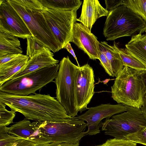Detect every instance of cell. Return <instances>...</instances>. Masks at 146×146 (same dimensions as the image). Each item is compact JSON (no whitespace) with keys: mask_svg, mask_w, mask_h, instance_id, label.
Segmentation results:
<instances>
[{"mask_svg":"<svg viewBox=\"0 0 146 146\" xmlns=\"http://www.w3.org/2000/svg\"><path fill=\"white\" fill-rule=\"evenodd\" d=\"M0 102L11 110L21 113L28 120L62 122L72 117L54 97L49 94L36 93L21 96L0 91Z\"/></svg>","mask_w":146,"mask_h":146,"instance_id":"6da1fadb","label":"cell"},{"mask_svg":"<svg viewBox=\"0 0 146 146\" xmlns=\"http://www.w3.org/2000/svg\"><path fill=\"white\" fill-rule=\"evenodd\" d=\"M18 13L35 41L55 53L62 49L42 13L44 7L39 0H7Z\"/></svg>","mask_w":146,"mask_h":146,"instance_id":"7a4b0ae2","label":"cell"},{"mask_svg":"<svg viewBox=\"0 0 146 146\" xmlns=\"http://www.w3.org/2000/svg\"><path fill=\"white\" fill-rule=\"evenodd\" d=\"M143 72L125 66L111 86V97L118 104L140 109L146 94Z\"/></svg>","mask_w":146,"mask_h":146,"instance_id":"3957f363","label":"cell"},{"mask_svg":"<svg viewBox=\"0 0 146 146\" xmlns=\"http://www.w3.org/2000/svg\"><path fill=\"white\" fill-rule=\"evenodd\" d=\"M144 32H146V23L143 19L121 5L109 11L103 34L107 40H114Z\"/></svg>","mask_w":146,"mask_h":146,"instance_id":"277c9868","label":"cell"},{"mask_svg":"<svg viewBox=\"0 0 146 146\" xmlns=\"http://www.w3.org/2000/svg\"><path fill=\"white\" fill-rule=\"evenodd\" d=\"M57 74L54 82L56 84V98L72 117L78 112L76 99V84L80 67L71 61L68 56L60 61Z\"/></svg>","mask_w":146,"mask_h":146,"instance_id":"5b68a950","label":"cell"},{"mask_svg":"<svg viewBox=\"0 0 146 146\" xmlns=\"http://www.w3.org/2000/svg\"><path fill=\"white\" fill-rule=\"evenodd\" d=\"M41 135L49 143H75L87 135L85 132L87 123L77 117L62 122L45 121L33 122Z\"/></svg>","mask_w":146,"mask_h":146,"instance_id":"8992f818","label":"cell"},{"mask_svg":"<svg viewBox=\"0 0 146 146\" xmlns=\"http://www.w3.org/2000/svg\"><path fill=\"white\" fill-rule=\"evenodd\" d=\"M59 64L45 67L18 78L9 80L0 85V91L14 95L27 96L35 94L49 83L54 82Z\"/></svg>","mask_w":146,"mask_h":146,"instance_id":"52a82bcc","label":"cell"},{"mask_svg":"<svg viewBox=\"0 0 146 146\" xmlns=\"http://www.w3.org/2000/svg\"><path fill=\"white\" fill-rule=\"evenodd\" d=\"M125 112L112 116L101 122L99 127L106 135L115 138L126 139L125 137L146 127V118L141 109L127 106Z\"/></svg>","mask_w":146,"mask_h":146,"instance_id":"ba28073f","label":"cell"},{"mask_svg":"<svg viewBox=\"0 0 146 146\" xmlns=\"http://www.w3.org/2000/svg\"><path fill=\"white\" fill-rule=\"evenodd\" d=\"M78 9L66 11L49 9L44 7L42 14L62 49L70 42L72 38Z\"/></svg>","mask_w":146,"mask_h":146,"instance_id":"9c48e42d","label":"cell"},{"mask_svg":"<svg viewBox=\"0 0 146 146\" xmlns=\"http://www.w3.org/2000/svg\"><path fill=\"white\" fill-rule=\"evenodd\" d=\"M0 32L23 39L33 36L22 18L7 0H0Z\"/></svg>","mask_w":146,"mask_h":146,"instance_id":"30bf717a","label":"cell"},{"mask_svg":"<svg viewBox=\"0 0 146 146\" xmlns=\"http://www.w3.org/2000/svg\"><path fill=\"white\" fill-rule=\"evenodd\" d=\"M94 70L88 63L80 66L76 77V90L77 107L82 113L88 109L87 107L94 93Z\"/></svg>","mask_w":146,"mask_h":146,"instance_id":"8fae6325","label":"cell"},{"mask_svg":"<svg viewBox=\"0 0 146 146\" xmlns=\"http://www.w3.org/2000/svg\"><path fill=\"white\" fill-rule=\"evenodd\" d=\"M126 106L121 104L113 105L110 104H102L89 108L84 113L77 117L87 122V135H94L100 132L99 124L105 118H109L113 115L127 111Z\"/></svg>","mask_w":146,"mask_h":146,"instance_id":"7c38bea8","label":"cell"},{"mask_svg":"<svg viewBox=\"0 0 146 146\" xmlns=\"http://www.w3.org/2000/svg\"><path fill=\"white\" fill-rule=\"evenodd\" d=\"M70 42L76 44L93 60L100 59V42L91 31L81 23L76 22Z\"/></svg>","mask_w":146,"mask_h":146,"instance_id":"4fadbf2b","label":"cell"},{"mask_svg":"<svg viewBox=\"0 0 146 146\" xmlns=\"http://www.w3.org/2000/svg\"><path fill=\"white\" fill-rule=\"evenodd\" d=\"M10 135L32 141L38 145L49 143L41 135L40 131L33 122L25 118L7 127Z\"/></svg>","mask_w":146,"mask_h":146,"instance_id":"5bb4252c","label":"cell"},{"mask_svg":"<svg viewBox=\"0 0 146 146\" xmlns=\"http://www.w3.org/2000/svg\"><path fill=\"white\" fill-rule=\"evenodd\" d=\"M51 51L44 47L41 52L30 58L25 68L14 76L10 80L18 78L45 67L56 65L59 61L54 58L53 53Z\"/></svg>","mask_w":146,"mask_h":146,"instance_id":"9a60e30c","label":"cell"},{"mask_svg":"<svg viewBox=\"0 0 146 146\" xmlns=\"http://www.w3.org/2000/svg\"><path fill=\"white\" fill-rule=\"evenodd\" d=\"M109 12L104 8L97 0H84L80 17L76 21L80 22L90 31L99 18L107 16Z\"/></svg>","mask_w":146,"mask_h":146,"instance_id":"2e32d148","label":"cell"},{"mask_svg":"<svg viewBox=\"0 0 146 146\" xmlns=\"http://www.w3.org/2000/svg\"><path fill=\"white\" fill-rule=\"evenodd\" d=\"M125 46L131 54L146 66V33L132 36Z\"/></svg>","mask_w":146,"mask_h":146,"instance_id":"e0dca14e","label":"cell"},{"mask_svg":"<svg viewBox=\"0 0 146 146\" xmlns=\"http://www.w3.org/2000/svg\"><path fill=\"white\" fill-rule=\"evenodd\" d=\"M99 47L101 52L105 56L111 66L113 77H116L124 67L118 53L106 41L100 42Z\"/></svg>","mask_w":146,"mask_h":146,"instance_id":"ac0fdd59","label":"cell"},{"mask_svg":"<svg viewBox=\"0 0 146 146\" xmlns=\"http://www.w3.org/2000/svg\"><path fill=\"white\" fill-rule=\"evenodd\" d=\"M23 52L18 37L0 32V57L9 54H22Z\"/></svg>","mask_w":146,"mask_h":146,"instance_id":"d6986e66","label":"cell"},{"mask_svg":"<svg viewBox=\"0 0 146 146\" xmlns=\"http://www.w3.org/2000/svg\"><path fill=\"white\" fill-rule=\"evenodd\" d=\"M112 46L118 53L124 66H127L143 72L146 71V66L131 54L126 48H119L118 44L115 41Z\"/></svg>","mask_w":146,"mask_h":146,"instance_id":"ffe728a7","label":"cell"},{"mask_svg":"<svg viewBox=\"0 0 146 146\" xmlns=\"http://www.w3.org/2000/svg\"><path fill=\"white\" fill-rule=\"evenodd\" d=\"M39 0L45 8L66 11L78 9L82 2L80 0Z\"/></svg>","mask_w":146,"mask_h":146,"instance_id":"44dd1931","label":"cell"},{"mask_svg":"<svg viewBox=\"0 0 146 146\" xmlns=\"http://www.w3.org/2000/svg\"><path fill=\"white\" fill-rule=\"evenodd\" d=\"M29 58L23 60L5 70L0 71V85L10 80L25 67Z\"/></svg>","mask_w":146,"mask_h":146,"instance_id":"7402d4cb","label":"cell"},{"mask_svg":"<svg viewBox=\"0 0 146 146\" xmlns=\"http://www.w3.org/2000/svg\"><path fill=\"white\" fill-rule=\"evenodd\" d=\"M122 5L139 15L146 23V0H123Z\"/></svg>","mask_w":146,"mask_h":146,"instance_id":"603a6c76","label":"cell"},{"mask_svg":"<svg viewBox=\"0 0 146 146\" xmlns=\"http://www.w3.org/2000/svg\"><path fill=\"white\" fill-rule=\"evenodd\" d=\"M22 139L9 134L7 126H0V146H15Z\"/></svg>","mask_w":146,"mask_h":146,"instance_id":"cb8c5ba5","label":"cell"},{"mask_svg":"<svg viewBox=\"0 0 146 146\" xmlns=\"http://www.w3.org/2000/svg\"><path fill=\"white\" fill-rule=\"evenodd\" d=\"M5 104L0 102V126H7L13 123L16 112L11 110H8Z\"/></svg>","mask_w":146,"mask_h":146,"instance_id":"d4e9b609","label":"cell"},{"mask_svg":"<svg viewBox=\"0 0 146 146\" xmlns=\"http://www.w3.org/2000/svg\"><path fill=\"white\" fill-rule=\"evenodd\" d=\"M27 40L26 55L29 58L41 52L44 47L38 44L35 41L33 36L28 37Z\"/></svg>","mask_w":146,"mask_h":146,"instance_id":"484cf974","label":"cell"},{"mask_svg":"<svg viewBox=\"0 0 146 146\" xmlns=\"http://www.w3.org/2000/svg\"><path fill=\"white\" fill-rule=\"evenodd\" d=\"M125 138L146 146V127H142L136 132L126 136Z\"/></svg>","mask_w":146,"mask_h":146,"instance_id":"4316f807","label":"cell"},{"mask_svg":"<svg viewBox=\"0 0 146 146\" xmlns=\"http://www.w3.org/2000/svg\"><path fill=\"white\" fill-rule=\"evenodd\" d=\"M95 146H137V144L127 139L114 138L108 139L103 144Z\"/></svg>","mask_w":146,"mask_h":146,"instance_id":"83f0119b","label":"cell"},{"mask_svg":"<svg viewBox=\"0 0 146 146\" xmlns=\"http://www.w3.org/2000/svg\"><path fill=\"white\" fill-rule=\"evenodd\" d=\"M100 64L104 68L105 72L110 76L113 77L111 66L105 56L100 51Z\"/></svg>","mask_w":146,"mask_h":146,"instance_id":"f1b7e54d","label":"cell"},{"mask_svg":"<svg viewBox=\"0 0 146 146\" xmlns=\"http://www.w3.org/2000/svg\"><path fill=\"white\" fill-rule=\"evenodd\" d=\"M123 0H105L106 9L109 12L122 5Z\"/></svg>","mask_w":146,"mask_h":146,"instance_id":"f546056e","label":"cell"},{"mask_svg":"<svg viewBox=\"0 0 146 146\" xmlns=\"http://www.w3.org/2000/svg\"><path fill=\"white\" fill-rule=\"evenodd\" d=\"M21 54H9L0 57V66L14 59Z\"/></svg>","mask_w":146,"mask_h":146,"instance_id":"4dcf8cb0","label":"cell"},{"mask_svg":"<svg viewBox=\"0 0 146 146\" xmlns=\"http://www.w3.org/2000/svg\"><path fill=\"white\" fill-rule=\"evenodd\" d=\"M79 142L75 143H51L44 144L38 145L37 146H79Z\"/></svg>","mask_w":146,"mask_h":146,"instance_id":"1f68e13d","label":"cell"},{"mask_svg":"<svg viewBox=\"0 0 146 146\" xmlns=\"http://www.w3.org/2000/svg\"><path fill=\"white\" fill-rule=\"evenodd\" d=\"M38 145L31 141L22 139L15 146H37Z\"/></svg>","mask_w":146,"mask_h":146,"instance_id":"d6a6232c","label":"cell"},{"mask_svg":"<svg viewBox=\"0 0 146 146\" xmlns=\"http://www.w3.org/2000/svg\"><path fill=\"white\" fill-rule=\"evenodd\" d=\"M64 48H66L67 50L73 56L74 58L76 61L78 66L80 67L78 61L77 57L75 55L74 50L72 48L71 46V44L70 42L67 43V44L65 46Z\"/></svg>","mask_w":146,"mask_h":146,"instance_id":"836d02e7","label":"cell"},{"mask_svg":"<svg viewBox=\"0 0 146 146\" xmlns=\"http://www.w3.org/2000/svg\"><path fill=\"white\" fill-rule=\"evenodd\" d=\"M140 109L146 118V94L145 96L143 105Z\"/></svg>","mask_w":146,"mask_h":146,"instance_id":"e575fe53","label":"cell"},{"mask_svg":"<svg viewBox=\"0 0 146 146\" xmlns=\"http://www.w3.org/2000/svg\"><path fill=\"white\" fill-rule=\"evenodd\" d=\"M142 78L144 86V90L146 94V71L143 72Z\"/></svg>","mask_w":146,"mask_h":146,"instance_id":"d590c367","label":"cell"},{"mask_svg":"<svg viewBox=\"0 0 146 146\" xmlns=\"http://www.w3.org/2000/svg\"><path fill=\"white\" fill-rule=\"evenodd\" d=\"M110 80H111L109 78V79H106L104 81H102V82H101L100 81V82H103L104 83V84H106Z\"/></svg>","mask_w":146,"mask_h":146,"instance_id":"8d00e7d4","label":"cell"}]
</instances>
